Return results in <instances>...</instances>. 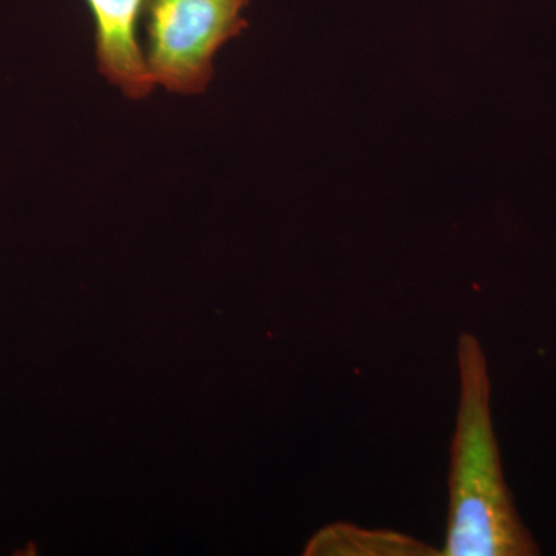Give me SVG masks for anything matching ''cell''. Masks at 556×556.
<instances>
[{"label": "cell", "mask_w": 556, "mask_h": 556, "mask_svg": "<svg viewBox=\"0 0 556 556\" xmlns=\"http://www.w3.org/2000/svg\"><path fill=\"white\" fill-rule=\"evenodd\" d=\"M457 371L459 402L450 450L447 533L441 555H538L504 479L484 350L468 332L457 340Z\"/></svg>", "instance_id": "cell-1"}, {"label": "cell", "mask_w": 556, "mask_h": 556, "mask_svg": "<svg viewBox=\"0 0 556 556\" xmlns=\"http://www.w3.org/2000/svg\"><path fill=\"white\" fill-rule=\"evenodd\" d=\"M248 5L249 0H149L146 61L155 86L185 97L203 93L217 51L248 28L241 16Z\"/></svg>", "instance_id": "cell-2"}, {"label": "cell", "mask_w": 556, "mask_h": 556, "mask_svg": "<svg viewBox=\"0 0 556 556\" xmlns=\"http://www.w3.org/2000/svg\"><path fill=\"white\" fill-rule=\"evenodd\" d=\"M149 0H86L94 24L98 70L130 100H144L153 89L138 27Z\"/></svg>", "instance_id": "cell-3"}, {"label": "cell", "mask_w": 556, "mask_h": 556, "mask_svg": "<svg viewBox=\"0 0 556 556\" xmlns=\"http://www.w3.org/2000/svg\"><path fill=\"white\" fill-rule=\"evenodd\" d=\"M306 555L431 556L441 555L426 543L390 530H367L353 525H332L320 530Z\"/></svg>", "instance_id": "cell-4"}]
</instances>
